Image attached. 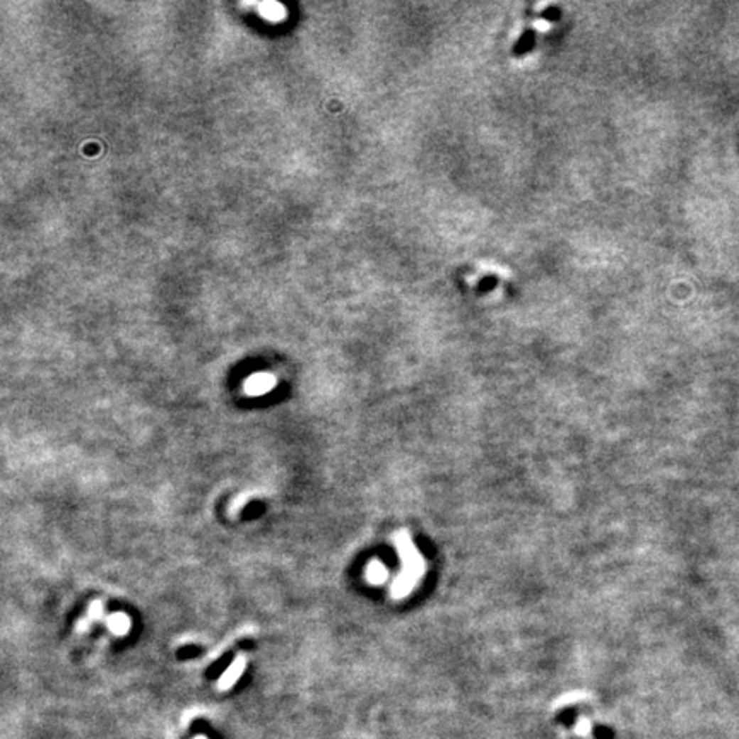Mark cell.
<instances>
[{
  "label": "cell",
  "instance_id": "3",
  "mask_svg": "<svg viewBox=\"0 0 739 739\" xmlns=\"http://www.w3.org/2000/svg\"><path fill=\"white\" fill-rule=\"evenodd\" d=\"M243 669H245V657L238 656L233 661V664L228 667V671L222 674L220 683H217V688H220V690H230V688L238 681V678L242 676Z\"/></svg>",
  "mask_w": 739,
  "mask_h": 739
},
{
  "label": "cell",
  "instance_id": "7",
  "mask_svg": "<svg viewBox=\"0 0 739 739\" xmlns=\"http://www.w3.org/2000/svg\"><path fill=\"white\" fill-rule=\"evenodd\" d=\"M102 613H103V604L99 603V600H95V603L91 604L90 608V615H87L86 620H81L77 623V630L79 632H84V630L87 628V625H90V621H95L98 618H102Z\"/></svg>",
  "mask_w": 739,
  "mask_h": 739
},
{
  "label": "cell",
  "instance_id": "8",
  "mask_svg": "<svg viewBox=\"0 0 739 739\" xmlns=\"http://www.w3.org/2000/svg\"><path fill=\"white\" fill-rule=\"evenodd\" d=\"M197 739H207V738H204V736H199V738H197Z\"/></svg>",
  "mask_w": 739,
  "mask_h": 739
},
{
  "label": "cell",
  "instance_id": "6",
  "mask_svg": "<svg viewBox=\"0 0 739 739\" xmlns=\"http://www.w3.org/2000/svg\"><path fill=\"white\" fill-rule=\"evenodd\" d=\"M367 577L370 582L382 583L385 578H387V568H385L380 561H377V560L372 561V563L367 566Z\"/></svg>",
  "mask_w": 739,
  "mask_h": 739
},
{
  "label": "cell",
  "instance_id": "4",
  "mask_svg": "<svg viewBox=\"0 0 739 739\" xmlns=\"http://www.w3.org/2000/svg\"><path fill=\"white\" fill-rule=\"evenodd\" d=\"M259 14L269 21H281L284 18V7L277 2H264L259 6Z\"/></svg>",
  "mask_w": 739,
  "mask_h": 739
},
{
  "label": "cell",
  "instance_id": "2",
  "mask_svg": "<svg viewBox=\"0 0 739 739\" xmlns=\"http://www.w3.org/2000/svg\"><path fill=\"white\" fill-rule=\"evenodd\" d=\"M276 387V379L269 373H257L245 382V392L250 396H262Z\"/></svg>",
  "mask_w": 739,
  "mask_h": 739
},
{
  "label": "cell",
  "instance_id": "5",
  "mask_svg": "<svg viewBox=\"0 0 739 739\" xmlns=\"http://www.w3.org/2000/svg\"><path fill=\"white\" fill-rule=\"evenodd\" d=\"M107 623L108 628H110L115 635H127L130 630V620L127 618V615H122V613H117V615L110 616Z\"/></svg>",
  "mask_w": 739,
  "mask_h": 739
},
{
  "label": "cell",
  "instance_id": "1",
  "mask_svg": "<svg viewBox=\"0 0 739 739\" xmlns=\"http://www.w3.org/2000/svg\"><path fill=\"white\" fill-rule=\"evenodd\" d=\"M396 543H397L399 553H401L402 560H404V572H402L401 578L394 583L392 594H394V598H401V595H404L406 592H409L411 587L414 586L416 578H418L419 573L423 572V563H421V558H419L418 553H416L414 546L411 544L409 537L404 534H399L396 537Z\"/></svg>",
  "mask_w": 739,
  "mask_h": 739
}]
</instances>
